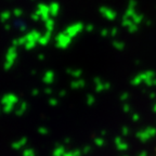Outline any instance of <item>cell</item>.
Instances as JSON below:
<instances>
[{
  "label": "cell",
  "instance_id": "cell-8",
  "mask_svg": "<svg viewBox=\"0 0 156 156\" xmlns=\"http://www.w3.org/2000/svg\"><path fill=\"white\" fill-rule=\"evenodd\" d=\"M72 86H73V88H83L85 86V81H83V79L78 78V80H76V81H74L72 83Z\"/></svg>",
  "mask_w": 156,
  "mask_h": 156
},
{
  "label": "cell",
  "instance_id": "cell-7",
  "mask_svg": "<svg viewBox=\"0 0 156 156\" xmlns=\"http://www.w3.org/2000/svg\"><path fill=\"white\" fill-rule=\"evenodd\" d=\"M131 20H132V22H133L134 24L139 25L142 22V20H143V15H142V14H139L138 12H136V13L133 14V16L131 17Z\"/></svg>",
  "mask_w": 156,
  "mask_h": 156
},
{
  "label": "cell",
  "instance_id": "cell-13",
  "mask_svg": "<svg viewBox=\"0 0 156 156\" xmlns=\"http://www.w3.org/2000/svg\"><path fill=\"white\" fill-rule=\"evenodd\" d=\"M150 95H151V98H152V99H153V98H155L156 94H155V93H153V92H152L151 94H150Z\"/></svg>",
  "mask_w": 156,
  "mask_h": 156
},
{
  "label": "cell",
  "instance_id": "cell-12",
  "mask_svg": "<svg viewBox=\"0 0 156 156\" xmlns=\"http://www.w3.org/2000/svg\"><path fill=\"white\" fill-rule=\"evenodd\" d=\"M128 97H129V93L125 92V93H122V97H120V99H122V100H125V99H127Z\"/></svg>",
  "mask_w": 156,
  "mask_h": 156
},
{
  "label": "cell",
  "instance_id": "cell-4",
  "mask_svg": "<svg viewBox=\"0 0 156 156\" xmlns=\"http://www.w3.org/2000/svg\"><path fill=\"white\" fill-rule=\"evenodd\" d=\"M100 12H101V14H102L105 19L110 20V21H114L117 16L116 12H115L114 10L110 9V8H106V7H102V8L100 9Z\"/></svg>",
  "mask_w": 156,
  "mask_h": 156
},
{
  "label": "cell",
  "instance_id": "cell-11",
  "mask_svg": "<svg viewBox=\"0 0 156 156\" xmlns=\"http://www.w3.org/2000/svg\"><path fill=\"white\" fill-rule=\"evenodd\" d=\"M107 35H108V30L107 29H103L102 32H101V36H103V37H105Z\"/></svg>",
  "mask_w": 156,
  "mask_h": 156
},
{
  "label": "cell",
  "instance_id": "cell-10",
  "mask_svg": "<svg viewBox=\"0 0 156 156\" xmlns=\"http://www.w3.org/2000/svg\"><path fill=\"white\" fill-rule=\"evenodd\" d=\"M117 33H118V29H117L116 27H114V28L110 32V35H111V36H116Z\"/></svg>",
  "mask_w": 156,
  "mask_h": 156
},
{
  "label": "cell",
  "instance_id": "cell-6",
  "mask_svg": "<svg viewBox=\"0 0 156 156\" xmlns=\"http://www.w3.org/2000/svg\"><path fill=\"white\" fill-rule=\"evenodd\" d=\"M94 83H95V90H97L98 92H101L103 90H107V89L111 88V85H110V83H103V81H101L99 78L94 79Z\"/></svg>",
  "mask_w": 156,
  "mask_h": 156
},
{
  "label": "cell",
  "instance_id": "cell-9",
  "mask_svg": "<svg viewBox=\"0 0 156 156\" xmlns=\"http://www.w3.org/2000/svg\"><path fill=\"white\" fill-rule=\"evenodd\" d=\"M113 47L120 51V50L125 48V44H124V42H120V41H113Z\"/></svg>",
  "mask_w": 156,
  "mask_h": 156
},
{
  "label": "cell",
  "instance_id": "cell-14",
  "mask_svg": "<svg viewBox=\"0 0 156 156\" xmlns=\"http://www.w3.org/2000/svg\"><path fill=\"white\" fill-rule=\"evenodd\" d=\"M87 29L88 30H91V29H92V26H91V25H89V26L87 27Z\"/></svg>",
  "mask_w": 156,
  "mask_h": 156
},
{
  "label": "cell",
  "instance_id": "cell-2",
  "mask_svg": "<svg viewBox=\"0 0 156 156\" xmlns=\"http://www.w3.org/2000/svg\"><path fill=\"white\" fill-rule=\"evenodd\" d=\"M122 25L124 26V27H127L128 32H129V33H131V34L138 32V29H139V26H138L136 24H134V23L132 22V20L126 19V17H122Z\"/></svg>",
  "mask_w": 156,
  "mask_h": 156
},
{
  "label": "cell",
  "instance_id": "cell-1",
  "mask_svg": "<svg viewBox=\"0 0 156 156\" xmlns=\"http://www.w3.org/2000/svg\"><path fill=\"white\" fill-rule=\"evenodd\" d=\"M153 78H156V74L153 71H147V72H143V73L136 75L134 78H132V80L130 81L132 86H139L140 83H146L149 80H151Z\"/></svg>",
  "mask_w": 156,
  "mask_h": 156
},
{
  "label": "cell",
  "instance_id": "cell-3",
  "mask_svg": "<svg viewBox=\"0 0 156 156\" xmlns=\"http://www.w3.org/2000/svg\"><path fill=\"white\" fill-rule=\"evenodd\" d=\"M83 24H80V23H79V24H75L73 25V26H69V27L65 30V34L72 38L74 36L78 35V33H80V32L83 30Z\"/></svg>",
  "mask_w": 156,
  "mask_h": 156
},
{
  "label": "cell",
  "instance_id": "cell-5",
  "mask_svg": "<svg viewBox=\"0 0 156 156\" xmlns=\"http://www.w3.org/2000/svg\"><path fill=\"white\" fill-rule=\"evenodd\" d=\"M71 37L67 36L66 34H62L60 35L58 37V47H61V48H65V47H67L69 42H71Z\"/></svg>",
  "mask_w": 156,
  "mask_h": 156
}]
</instances>
